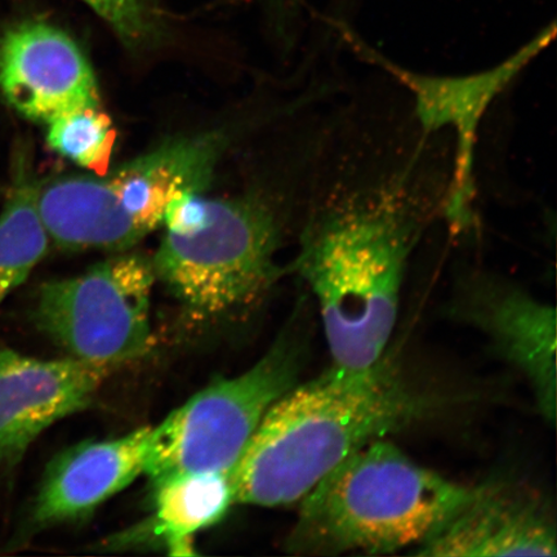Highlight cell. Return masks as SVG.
Masks as SVG:
<instances>
[{"mask_svg": "<svg viewBox=\"0 0 557 557\" xmlns=\"http://www.w3.org/2000/svg\"><path fill=\"white\" fill-rule=\"evenodd\" d=\"M470 492L380 438L352 453L299 500L285 547L301 556L392 555L417 548Z\"/></svg>", "mask_w": 557, "mask_h": 557, "instance_id": "3957f363", "label": "cell"}, {"mask_svg": "<svg viewBox=\"0 0 557 557\" xmlns=\"http://www.w3.org/2000/svg\"><path fill=\"white\" fill-rule=\"evenodd\" d=\"M125 45L139 47L154 39L158 21L151 0H83Z\"/></svg>", "mask_w": 557, "mask_h": 557, "instance_id": "e0dca14e", "label": "cell"}, {"mask_svg": "<svg viewBox=\"0 0 557 557\" xmlns=\"http://www.w3.org/2000/svg\"><path fill=\"white\" fill-rule=\"evenodd\" d=\"M0 213V306L44 260L50 236L37 207V184L20 162Z\"/></svg>", "mask_w": 557, "mask_h": 557, "instance_id": "9a60e30c", "label": "cell"}, {"mask_svg": "<svg viewBox=\"0 0 557 557\" xmlns=\"http://www.w3.org/2000/svg\"><path fill=\"white\" fill-rule=\"evenodd\" d=\"M343 32L355 52L406 90L410 116L423 135L450 137L451 169L442 219L451 238H463L476 227V151L485 116L505 90L553 45L556 24L547 25L498 64L455 75L414 72L374 51L350 30Z\"/></svg>", "mask_w": 557, "mask_h": 557, "instance_id": "52a82bcc", "label": "cell"}, {"mask_svg": "<svg viewBox=\"0 0 557 557\" xmlns=\"http://www.w3.org/2000/svg\"><path fill=\"white\" fill-rule=\"evenodd\" d=\"M163 225L151 260L157 281L198 315L248 308L283 276L284 218L264 195L212 199L185 191L166 207Z\"/></svg>", "mask_w": 557, "mask_h": 557, "instance_id": "277c9868", "label": "cell"}, {"mask_svg": "<svg viewBox=\"0 0 557 557\" xmlns=\"http://www.w3.org/2000/svg\"><path fill=\"white\" fill-rule=\"evenodd\" d=\"M150 531L170 555H195L194 537L235 505L232 480L221 472H186L158 480Z\"/></svg>", "mask_w": 557, "mask_h": 557, "instance_id": "5bb4252c", "label": "cell"}, {"mask_svg": "<svg viewBox=\"0 0 557 557\" xmlns=\"http://www.w3.org/2000/svg\"><path fill=\"white\" fill-rule=\"evenodd\" d=\"M224 146L218 134L174 138L102 176H62L37 185L50 240L72 252H125L163 225L177 195L205 193Z\"/></svg>", "mask_w": 557, "mask_h": 557, "instance_id": "5b68a950", "label": "cell"}, {"mask_svg": "<svg viewBox=\"0 0 557 557\" xmlns=\"http://www.w3.org/2000/svg\"><path fill=\"white\" fill-rule=\"evenodd\" d=\"M556 522L539 492L510 480L471 487L417 556H556Z\"/></svg>", "mask_w": 557, "mask_h": 557, "instance_id": "30bf717a", "label": "cell"}, {"mask_svg": "<svg viewBox=\"0 0 557 557\" xmlns=\"http://www.w3.org/2000/svg\"><path fill=\"white\" fill-rule=\"evenodd\" d=\"M445 404L410 380L389 348L363 369L332 364L297 382L264 414L230 473L235 505L297 504L352 453L426 421Z\"/></svg>", "mask_w": 557, "mask_h": 557, "instance_id": "7a4b0ae2", "label": "cell"}, {"mask_svg": "<svg viewBox=\"0 0 557 557\" xmlns=\"http://www.w3.org/2000/svg\"><path fill=\"white\" fill-rule=\"evenodd\" d=\"M47 124V143L59 156L97 176L109 172L116 131L101 104L69 111Z\"/></svg>", "mask_w": 557, "mask_h": 557, "instance_id": "2e32d148", "label": "cell"}, {"mask_svg": "<svg viewBox=\"0 0 557 557\" xmlns=\"http://www.w3.org/2000/svg\"><path fill=\"white\" fill-rule=\"evenodd\" d=\"M448 135L332 114L313 157L292 269L308 284L334 366L363 369L388 350L414 250L443 218Z\"/></svg>", "mask_w": 557, "mask_h": 557, "instance_id": "6da1fadb", "label": "cell"}, {"mask_svg": "<svg viewBox=\"0 0 557 557\" xmlns=\"http://www.w3.org/2000/svg\"><path fill=\"white\" fill-rule=\"evenodd\" d=\"M0 92L21 115L48 123L100 104L86 54L65 32L47 23H24L0 38Z\"/></svg>", "mask_w": 557, "mask_h": 557, "instance_id": "8fae6325", "label": "cell"}, {"mask_svg": "<svg viewBox=\"0 0 557 557\" xmlns=\"http://www.w3.org/2000/svg\"><path fill=\"white\" fill-rule=\"evenodd\" d=\"M309 339L285 331L248 371L219 380L151 428L145 475L151 483L186 472L232 473L264 414L296 385Z\"/></svg>", "mask_w": 557, "mask_h": 557, "instance_id": "8992f818", "label": "cell"}, {"mask_svg": "<svg viewBox=\"0 0 557 557\" xmlns=\"http://www.w3.org/2000/svg\"><path fill=\"white\" fill-rule=\"evenodd\" d=\"M109 373L72 358L37 359L0 346V463H17L52 424L87 409Z\"/></svg>", "mask_w": 557, "mask_h": 557, "instance_id": "7c38bea8", "label": "cell"}, {"mask_svg": "<svg viewBox=\"0 0 557 557\" xmlns=\"http://www.w3.org/2000/svg\"><path fill=\"white\" fill-rule=\"evenodd\" d=\"M150 426L74 445L55 457L33 504V521L52 527L92 515L145 472Z\"/></svg>", "mask_w": 557, "mask_h": 557, "instance_id": "4fadbf2b", "label": "cell"}, {"mask_svg": "<svg viewBox=\"0 0 557 557\" xmlns=\"http://www.w3.org/2000/svg\"><path fill=\"white\" fill-rule=\"evenodd\" d=\"M451 310L490 338L494 350L524 374L540 412L556 418V310L519 284L485 270L457 278Z\"/></svg>", "mask_w": 557, "mask_h": 557, "instance_id": "9c48e42d", "label": "cell"}, {"mask_svg": "<svg viewBox=\"0 0 557 557\" xmlns=\"http://www.w3.org/2000/svg\"><path fill=\"white\" fill-rule=\"evenodd\" d=\"M152 262L120 252L81 275L48 282L39 290L35 322L67 358L113 372L156 346Z\"/></svg>", "mask_w": 557, "mask_h": 557, "instance_id": "ba28073f", "label": "cell"}]
</instances>
